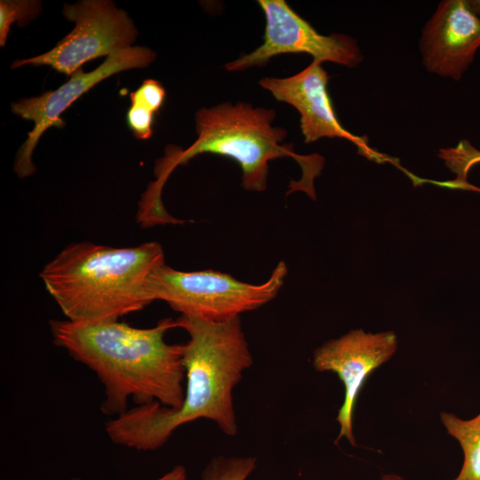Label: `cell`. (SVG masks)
<instances>
[{
    "instance_id": "30bf717a",
    "label": "cell",
    "mask_w": 480,
    "mask_h": 480,
    "mask_svg": "<svg viewBox=\"0 0 480 480\" xmlns=\"http://www.w3.org/2000/svg\"><path fill=\"white\" fill-rule=\"evenodd\" d=\"M426 68L459 80L480 48V17L468 0H445L427 22L420 38Z\"/></svg>"
},
{
    "instance_id": "52a82bcc",
    "label": "cell",
    "mask_w": 480,
    "mask_h": 480,
    "mask_svg": "<svg viewBox=\"0 0 480 480\" xmlns=\"http://www.w3.org/2000/svg\"><path fill=\"white\" fill-rule=\"evenodd\" d=\"M266 18L263 44L225 65L228 71L264 67L272 57L286 53H307L319 63L330 61L356 67L363 55L356 41L333 33L324 36L295 12L284 0H259Z\"/></svg>"
},
{
    "instance_id": "277c9868",
    "label": "cell",
    "mask_w": 480,
    "mask_h": 480,
    "mask_svg": "<svg viewBox=\"0 0 480 480\" xmlns=\"http://www.w3.org/2000/svg\"><path fill=\"white\" fill-rule=\"evenodd\" d=\"M276 111L255 108L250 103L223 102L196 112L197 139L188 148L169 146L155 167L156 180L146 192L161 198L163 186L172 170L201 154H215L236 161L242 170V185L246 190L267 188L268 163L276 158L292 157L303 171L293 190H304L315 197L313 179L318 175L323 159L316 155L300 156L292 144H281L287 135L282 127L273 126Z\"/></svg>"
},
{
    "instance_id": "2e32d148",
    "label": "cell",
    "mask_w": 480,
    "mask_h": 480,
    "mask_svg": "<svg viewBox=\"0 0 480 480\" xmlns=\"http://www.w3.org/2000/svg\"><path fill=\"white\" fill-rule=\"evenodd\" d=\"M70 480L81 479L79 477H74ZM156 480H188V475L184 466L177 465Z\"/></svg>"
},
{
    "instance_id": "8992f818",
    "label": "cell",
    "mask_w": 480,
    "mask_h": 480,
    "mask_svg": "<svg viewBox=\"0 0 480 480\" xmlns=\"http://www.w3.org/2000/svg\"><path fill=\"white\" fill-rule=\"evenodd\" d=\"M62 14L74 28L49 52L14 60L11 68L48 66L70 77L90 60L132 47L138 36L128 13L110 0L65 4Z\"/></svg>"
},
{
    "instance_id": "6da1fadb",
    "label": "cell",
    "mask_w": 480,
    "mask_h": 480,
    "mask_svg": "<svg viewBox=\"0 0 480 480\" xmlns=\"http://www.w3.org/2000/svg\"><path fill=\"white\" fill-rule=\"evenodd\" d=\"M175 327L185 330V392L179 409L158 402L136 405L105 423L109 439L139 451L162 447L184 424L206 419L229 436L237 433L235 387L253 363L240 317L210 321L181 315Z\"/></svg>"
},
{
    "instance_id": "9c48e42d",
    "label": "cell",
    "mask_w": 480,
    "mask_h": 480,
    "mask_svg": "<svg viewBox=\"0 0 480 480\" xmlns=\"http://www.w3.org/2000/svg\"><path fill=\"white\" fill-rule=\"evenodd\" d=\"M397 344L393 332L372 333L356 329L324 342L314 351V369L334 372L344 387L343 402L336 416L340 430L335 444L346 438L352 446L356 445L353 419L359 393L370 375L395 355Z\"/></svg>"
},
{
    "instance_id": "4fadbf2b",
    "label": "cell",
    "mask_w": 480,
    "mask_h": 480,
    "mask_svg": "<svg viewBox=\"0 0 480 480\" xmlns=\"http://www.w3.org/2000/svg\"><path fill=\"white\" fill-rule=\"evenodd\" d=\"M166 92L155 79H146L140 87L130 93L131 105L126 114V123L138 140H148L153 134L156 113L162 108Z\"/></svg>"
},
{
    "instance_id": "e0dca14e",
    "label": "cell",
    "mask_w": 480,
    "mask_h": 480,
    "mask_svg": "<svg viewBox=\"0 0 480 480\" xmlns=\"http://www.w3.org/2000/svg\"><path fill=\"white\" fill-rule=\"evenodd\" d=\"M468 3L473 12L480 17V0H468Z\"/></svg>"
},
{
    "instance_id": "d6986e66",
    "label": "cell",
    "mask_w": 480,
    "mask_h": 480,
    "mask_svg": "<svg viewBox=\"0 0 480 480\" xmlns=\"http://www.w3.org/2000/svg\"><path fill=\"white\" fill-rule=\"evenodd\" d=\"M477 161H480V153L478 154Z\"/></svg>"
},
{
    "instance_id": "3957f363",
    "label": "cell",
    "mask_w": 480,
    "mask_h": 480,
    "mask_svg": "<svg viewBox=\"0 0 480 480\" xmlns=\"http://www.w3.org/2000/svg\"><path fill=\"white\" fill-rule=\"evenodd\" d=\"M164 264L157 242L122 248L81 242L66 246L39 276L68 320L116 321L153 302L148 279Z\"/></svg>"
},
{
    "instance_id": "7a4b0ae2",
    "label": "cell",
    "mask_w": 480,
    "mask_h": 480,
    "mask_svg": "<svg viewBox=\"0 0 480 480\" xmlns=\"http://www.w3.org/2000/svg\"><path fill=\"white\" fill-rule=\"evenodd\" d=\"M174 327L172 318L151 328H134L117 320L50 321L53 343L94 372L103 384L100 410L108 416L126 412L130 397L137 405L156 401L172 409L180 407L184 347L164 340L166 331Z\"/></svg>"
},
{
    "instance_id": "ba28073f",
    "label": "cell",
    "mask_w": 480,
    "mask_h": 480,
    "mask_svg": "<svg viewBox=\"0 0 480 480\" xmlns=\"http://www.w3.org/2000/svg\"><path fill=\"white\" fill-rule=\"evenodd\" d=\"M156 52L144 46H132L116 52L91 72L82 68L75 72L68 82L56 90L46 91L30 98H23L11 104L16 116L32 121L33 129L17 152L14 171L20 178L32 175L36 166L32 155L43 133L50 127H64L61 114L78 98L104 79L124 70L144 68L156 59Z\"/></svg>"
},
{
    "instance_id": "9a60e30c",
    "label": "cell",
    "mask_w": 480,
    "mask_h": 480,
    "mask_svg": "<svg viewBox=\"0 0 480 480\" xmlns=\"http://www.w3.org/2000/svg\"><path fill=\"white\" fill-rule=\"evenodd\" d=\"M42 11V2L38 0H1L0 1V45H5L12 23L25 27L35 20Z\"/></svg>"
},
{
    "instance_id": "5b68a950",
    "label": "cell",
    "mask_w": 480,
    "mask_h": 480,
    "mask_svg": "<svg viewBox=\"0 0 480 480\" xmlns=\"http://www.w3.org/2000/svg\"><path fill=\"white\" fill-rule=\"evenodd\" d=\"M287 271L281 260L266 282L252 284L220 271H180L164 264L149 276L148 291L152 301L164 300L181 315L220 322L272 300Z\"/></svg>"
},
{
    "instance_id": "ac0fdd59",
    "label": "cell",
    "mask_w": 480,
    "mask_h": 480,
    "mask_svg": "<svg viewBox=\"0 0 480 480\" xmlns=\"http://www.w3.org/2000/svg\"><path fill=\"white\" fill-rule=\"evenodd\" d=\"M380 480H406V479L397 474L388 473V474L382 475Z\"/></svg>"
},
{
    "instance_id": "7c38bea8",
    "label": "cell",
    "mask_w": 480,
    "mask_h": 480,
    "mask_svg": "<svg viewBox=\"0 0 480 480\" xmlns=\"http://www.w3.org/2000/svg\"><path fill=\"white\" fill-rule=\"evenodd\" d=\"M446 432L460 444L464 459L452 480H480V412L471 419H461L449 412H440Z\"/></svg>"
},
{
    "instance_id": "8fae6325",
    "label": "cell",
    "mask_w": 480,
    "mask_h": 480,
    "mask_svg": "<svg viewBox=\"0 0 480 480\" xmlns=\"http://www.w3.org/2000/svg\"><path fill=\"white\" fill-rule=\"evenodd\" d=\"M322 63L313 60L300 72L284 78L264 77L260 85L278 101L294 107L300 114V129L306 143L321 138H341L356 144L364 155L366 139L354 135L339 122L327 91L329 76Z\"/></svg>"
},
{
    "instance_id": "5bb4252c",
    "label": "cell",
    "mask_w": 480,
    "mask_h": 480,
    "mask_svg": "<svg viewBox=\"0 0 480 480\" xmlns=\"http://www.w3.org/2000/svg\"><path fill=\"white\" fill-rule=\"evenodd\" d=\"M256 466V458L252 456H219L204 468L201 480H246Z\"/></svg>"
}]
</instances>
